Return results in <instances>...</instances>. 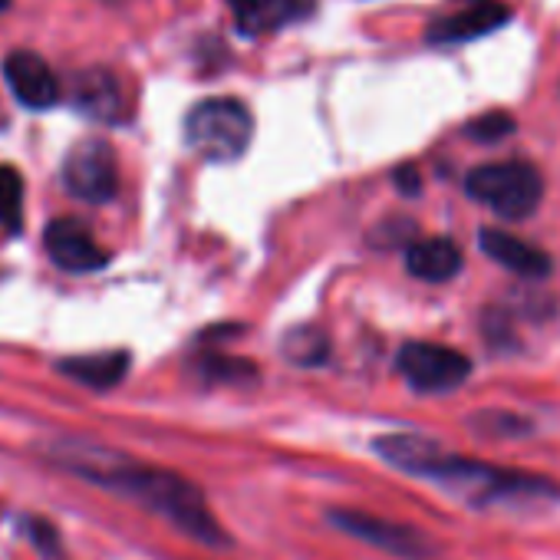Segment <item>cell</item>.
Segmentation results:
<instances>
[{"label": "cell", "instance_id": "cell-1", "mask_svg": "<svg viewBox=\"0 0 560 560\" xmlns=\"http://www.w3.org/2000/svg\"><path fill=\"white\" fill-rule=\"evenodd\" d=\"M50 458L60 468H67V471L113 491V494H126V498L139 501L142 508L162 514L178 530L191 534L195 540H201L208 547H224L228 544V534L218 527V521L208 511L201 491L191 481H185L182 475H175V471L142 465V462H136L129 455H119L113 448L80 442V439L57 442L50 448Z\"/></svg>", "mask_w": 560, "mask_h": 560}, {"label": "cell", "instance_id": "cell-2", "mask_svg": "<svg viewBox=\"0 0 560 560\" xmlns=\"http://www.w3.org/2000/svg\"><path fill=\"white\" fill-rule=\"evenodd\" d=\"M376 452L393 465L409 475L429 478L452 494L468 498L471 504H504V501H534V498H557V485L537 475H521V471H504L475 458L448 455L435 442L422 435H383L376 439Z\"/></svg>", "mask_w": 560, "mask_h": 560}, {"label": "cell", "instance_id": "cell-3", "mask_svg": "<svg viewBox=\"0 0 560 560\" xmlns=\"http://www.w3.org/2000/svg\"><path fill=\"white\" fill-rule=\"evenodd\" d=\"M254 136V116L241 100L214 96L191 106L185 116V142L208 162H234Z\"/></svg>", "mask_w": 560, "mask_h": 560}, {"label": "cell", "instance_id": "cell-4", "mask_svg": "<svg viewBox=\"0 0 560 560\" xmlns=\"http://www.w3.org/2000/svg\"><path fill=\"white\" fill-rule=\"evenodd\" d=\"M465 191L508 221H521L537 211L544 198L540 172L530 162H491L478 165L465 178Z\"/></svg>", "mask_w": 560, "mask_h": 560}, {"label": "cell", "instance_id": "cell-5", "mask_svg": "<svg viewBox=\"0 0 560 560\" xmlns=\"http://www.w3.org/2000/svg\"><path fill=\"white\" fill-rule=\"evenodd\" d=\"M60 178H63V188L86 205L113 201L119 191V165H116L113 145L96 136L77 142L63 159Z\"/></svg>", "mask_w": 560, "mask_h": 560}, {"label": "cell", "instance_id": "cell-6", "mask_svg": "<svg viewBox=\"0 0 560 560\" xmlns=\"http://www.w3.org/2000/svg\"><path fill=\"white\" fill-rule=\"evenodd\" d=\"M396 366L416 393H452L471 376V360L442 343H406Z\"/></svg>", "mask_w": 560, "mask_h": 560}, {"label": "cell", "instance_id": "cell-7", "mask_svg": "<svg viewBox=\"0 0 560 560\" xmlns=\"http://www.w3.org/2000/svg\"><path fill=\"white\" fill-rule=\"evenodd\" d=\"M44 247H47L50 260L70 273H93V270H103L109 264V250L100 247L93 231L73 218L50 221L47 234H44Z\"/></svg>", "mask_w": 560, "mask_h": 560}, {"label": "cell", "instance_id": "cell-8", "mask_svg": "<svg viewBox=\"0 0 560 560\" xmlns=\"http://www.w3.org/2000/svg\"><path fill=\"white\" fill-rule=\"evenodd\" d=\"M458 8H448L445 14H439L429 24V40L432 44H468L478 40L491 31H498L501 24L511 21V11L501 4V0H455Z\"/></svg>", "mask_w": 560, "mask_h": 560}, {"label": "cell", "instance_id": "cell-9", "mask_svg": "<svg viewBox=\"0 0 560 560\" xmlns=\"http://www.w3.org/2000/svg\"><path fill=\"white\" fill-rule=\"evenodd\" d=\"M330 521L337 527H343L347 534L380 547V550H389V553H399V557H425L429 550V540L406 527V524H393L386 517H373V514H360V511H330Z\"/></svg>", "mask_w": 560, "mask_h": 560}, {"label": "cell", "instance_id": "cell-10", "mask_svg": "<svg viewBox=\"0 0 560 560\" xmlns=\"http://www.w3.org/2000/svg\"><path fill=\"white\" fill-rule=\"evenodd\" d=\"M4 80L11 93L27 106V109H50L60 103V80L57 73L44 63V57L31 50H14L4 60Z\"/></svg>", "mask_w": 560, "mask_h": 560}, {"label": "cell", "instance_id": "cell-11", "mask_svg": "<svg viewBox=\"0 0 560 560\" xmlns=\"http://www.w3.org/2000/svg\"><path fill=\"white\" fill-rule=\"evenodd\" d=\"M231 18L241 34L260 37L314 14V0H228Z\"/></svg>", "mask_w": 560, "mask_h": 560}, {"label": "cell", "instance_id": "cell-12", "mask_svg": "<svg viewBox=\"0 0 560 560\" xmlns=\"http://www.w3.org/2000/svg\"><path fill=\"white\" fill-rule=\"evenodd\" d=\"M478 237H481V250H485L494 264H501V267H508V270H514V273H521V277L537 280V277H550V270H553L547 250H540V247H534V244H527V241H521V237H514V234L485 228Z\"/></svg>", "mask_w": 560, "mask_h": 560}, {"label": "cell", "instance_id": "cell-13", "mask_svg": "<svg viewBox=\"0 0 560 560\" xmlns=\"http://www.w3.org/2000/svg\"><path fill=\"white\" fill-rule=\"evenodd\" d=\"M462 247L452 237H419L406 247V267L425 284H445L462 270Z\"/></svg>", "mask_w": 560, "mask_h": 560}, {"label": "cell", "instance_id": "cell-14", "mask_svg": "<svg viewBox=\"0 0 560 560\" xmlns=\"http://www.w3.org/2000/svg\"><path fill=\"white\" fill-rule=\"evenodd\" d=\"M73 103L80 113L100 119V122H122L126 103H122V86L109 70H86L73 83Z\"/></svg>", "mask_w": 560, "mask_h": 560}, {"label": "cell", "instance_id": "cell-15", "mask_svg": "<svg viewBox=\"0 0 560 560\" xmlns=\"http://www.w3.org/2000/svg\"><path fill=\"white\" fill-rule=\"evenodd\" d=\"M57 370L90 389H113L129 370V353L106 350V353H90V357H70V360H60Z\"/></svg>", "mask_w": 560, "mask_h": 560}, {"label": "cell", "instance_id": "cell-16", "mask_svg": "<svg viewBox=\"0 0 560 560\" xmlns=\"http://www.w3.org/2000/svg\"><path fill=\"white\" fill-rule=\"evenodd\" d=\"M0 224L11 234L24 231V178L11 165H0Z\"/></svg>", "mask_w": 560, "mask_h": 560}, {"label": "cell", "instance_id": "cell-17", "mask_svg": "<svg viewBox=\"0 0 560 560\" xmlns=\"http://www.w3.org/2000/svg\"><path fill=\"white\" fill-rule=\"evenodd\" d=\"M327 353V337L317 327H298L284 337V357L298 366H320Z\"/></svg>", "mask_w": 560, "mask_h": 560}, {"label": "cell", "instance_id": "cell-18", "mask_svg": "<svg viewBox=\"0 0 560 560\" xmlns=\"http://www.w3.org/2000/svg\"><path fill=\"white\" fill-rule=\"evenodd\" d=\"M201 376L218 380V383H241V380H254V366L247 360H228V357H208L201 363Z\"/></svg>", "mask_w": 560, "mask_h": 560}, {"label": "cell", "instance_id": "cell-19", "mask_svg": "<svg viewBox=\"0 0 560 560\" xmlns=\"http://www.w3.org/2000/svg\"><path fill=\"white\" fill-rule=\"evenodd\" d=\"M511 129H514V119L504 116V113H488V116L468 122V136L478 139V142H498V139H504Z\"/></svg>", "mask_w": 560, "mask_h": 560}, {"label": "cell", "instance_id": "cell-20", "mask_svg": "<svg viewBox=\"0 0 560 560\" xmlns=\"http://www.w3.org/2000/svg\"><path fill=\"white\" fill-rule=\"evenodd\" d=\"M27 534H31V540L37 544V550L44 553V557H57L60 553V534H57V527L47 521V517H34L31 524H27Z\"/></svg>", "mask_w": 560, "mask_h": 560}, {"label": "cell", "instance_id": "cell-21", "mask_svg": "<svg viewBox=\"0 0 560 560\" xmlns=\"http://www.w3.org/2000/svg\"><path fill=\"white\" fill-rule=\"evenodd\" d=\"M396 185H402L406 195H416L419 191V175L412 168H402V172H396Z\"/></svg>", "mask_w": 560, "mask_h": 560}, {"label": "cell", "instance_id": "cell-22", "mask_svg": "<svg viewBox=\"0 0 560 560\" xmlns=\"http://www.w3.org/2000/svg\"><path fill=\"white\" fill-rule=\"evenodd\" d=\"M11 8V0H0V11H8Z\"/></svg>", "mask_w": 560, "mask_h": 560}]
</instances>
